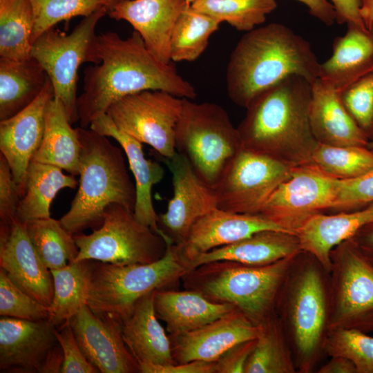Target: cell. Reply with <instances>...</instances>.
I'll list each match as a JSON object with an SVG mask.
<instances>
[{"label":"cell","mask_w":373,"mask_h":373,"mask_svg":"<svg viewBox=\"0 0 373 373\" xmlns=\"http://www.w3.org/2000/svg\"><path fill=\"white\" fill-rule=\"evenodd\" d=\"M319 66L307 40L283 24L269 23L247 32L232 50L227 68L228 96L246 108L289 76H301L312 84Z\"/></svg>","instance_id":"3"},{"label":"cell","mask_w":373,"mask_h":373,"mask_svg":"<svg viewBox=\"0 0 373 373\" xmlns=\"http://www.w3.org/2000/svg\"><path fill=\"white\" fill-rule=\"evenodd\" d=\"M372 71L373 28L347 25L334 41L332 56L320 64L318 79L339 93Z\"/></svg>","instance_id":"26"},{"label":"cell","mask_w":373,"mask_h":373,"mask_svg":"<svg viewBox=\"0 0 373 373\" xmlns=\"http://www.w3.org/2000/svg\"><path fill=\"white\" fill-rule=\"evenodd\" d=\"M338 182L312 164L294 167L291 176L277 186L258 214L296 234L312 216L332 209Z\"/></svg>","instance_id":"14"},{"label":"cell","mask_w":373,"mask_h":373,"mask_svg":"<svg viewBox=\"0 0 373 373\" xmlns=\"http://www.w3.org/2000/svg\"><path fill=\"white\" fill-rule=\"evenodd\" d=\"M0 268L20 289L50 306L53 298L51 272L30 242L26 224L17 219L11 223L0 222Z\"/></svg>","instance_id":"17"},{"label":"cell","mask_w":373,"mask_h":373,"mask_svg":"<svg viewBox=\"0 0 373 373\" xmlns=\"http://www.w3.org/2000/svg\"><path fill=\"white\" fill-rule=\"evenodd\" d=\"M53 97L54 88L49 79L30 105L15 115L0 121L1 153L9 164L22 197L29 165L43 140L46 108Z\"/></svg>","instance_id":"18"},{"label":"cell","mask_w":373,"mask_h":373,"mask_svg":"<svg viewBox=\"0 0 373 373\" xmlns=\"http://www.w3.org/2000/svg\"><path fill=\"white\" fill-rule=\"evenodd\" d=\"M323 348L327 356L351 360L356 373H373V337L367 333L354 329L329 330Z\"/></svg>","instance_id":"40"},{"label":"cell","mask_w":373,"mask_h":373,"mask_svg":"<svg viewBox=\"0 0 373 373\" xmlns=\"http://www.w3.org/2000/svg\"><path fill=\"white\" fill-rule=\"evenodd\" d=\"M55 329L48 320L1 316L0 372L39 373L48 354L58 343Z\"/></svg>","instance_id":"21"},{"label":"cell","mask_w":373,"mask_h":373,"mask_svg":"<svg viewBox=\"0 0 373 373\" xmlns=\"http://www.w3.org/2000/svg\"><path fill=\"white\" fill-rule=\"evenodd\" d=\"M154 308L158 319L166 323L169 334L198 329L237 309L228 303L208 300L190 289H158L154 291Z\"/></svg>","instance_id":"27"},{"label":"cell","mask_w":373,"mask_h":373,"mask_svg":"<svg viewBox=\"0 0 373 373\" xmlns=\"http://www.w3.org/2000/svg\"><path fill=\"white\" fill-rule=\"evenodd\" d=\"M190 270L171 242L165 254L150 263L94 260L88 305L95 314L122 323L140 299L155 290L174 289Z\"/></svg>","instance_id":"7"},{"label":"cell","mask_w":373,"mask_h":373,"mask_svg":"<svg viewBox=\"0 0 373 373\" xmlns=\"http://www.w3.org/2000/svg\"><path fill=\"white\" fill-rule=\"evenodd\" d=\"M186 0H122L108 11L115 20L128 21L141 35L147 50L160 61L171 62V38Z\"/></svg>","instance_id":"22"},{"label":"cell","mask_w":373,"mask_h":373,"mask_svg":"<svg viewBox=\"0 0 373 373\" xmlns=\"http://www.w3.org/2000/svg\"><path fill=\"white\" fill-rule=\"evenodd\" d=\"M373 202V170L359 177L339 180L332 209L352 211Z\"/></svg>","instance_id":"44"},{"label":"cell","mask_w":373,"mask_h":373,"mask_svg":"<svg viewBox=\"0 0 373 373\" xmlns=\"http://www.w3.org/2000/svg\"><path fill=\"white\" fill-rule=\"evenodd\" d=\"M68 323L84 356L99 372H140L122 338L120 321L99 316L86 305Z\"/></svg>","instance_id":"16"},{"label":"cell","mask_w":373,"mask_h":373,"mask_svg":"<svg viewBox=\"0 0 373 373\" xmlns=\"http://www.w3.org/2000/svg\"><path fill=\"white\" fill-rule=\"evenodd\" d=\"M79 253L75 261L93 260L115 265L144 264L160 259L167 242L140 222L133 211L114 203L104 211L102 224L90 234H73Z\"/></svg>","instance_id":"10"},{"label":"cell","mask_w":373,"mask_h":373,"mask_svg":"<svg viewBox=\"0 0 373 373\" xmlns=\"http://www.w3.org/2000/svg\"><path fill=\"white\" fill-rule=\"evenodd\" d=\"M244 373H296L292 352L276 312L259 325Z\"/></svg>","instance_id":"34"},{"label":"cell","mask_w":373,"mask_h":373,"mask_svg":"<svg viewBox=\"0 0 373 373\" xmlns=\"http://www.w3.org/2000/svg\"><path fill=\"white\" fill-rule=\"evenodd\" d=\"M28 236L44 264L50 269L63 267L79 253L73 234L60 220L38 219L26 223Z\"/></svg>","instance_id":"36"},{"label":"cell","mask_w":373,"mask_h":373,"mask_svg":"<svg viewBox=\"0 0 373 373\" xmlns=\"http://www.w3.org/2000/svg\"><path fill=\"white\" fill-rule=\"evenodd\" d=\"M350 239L360 252L373 265V223L361 229Z\"/></svg>","instance_id":"51"},{"label":"cell","mask_w":373,"mask_h":373,"mask_svg":"<svg viewBox=\"0 0 373 373\" xmlns=\"http://www.w3.org/2000/svg\"><path fill=\"white\" fill-rule=\"evenodd\" d=\"M360 15L367 29L373 28V0H361Z\"/></svg>","instance_id":"54"},{"label":"cell","mask_w":373,"mask_h":373,"mask_svg":"<svg viewBox=\"0 0 373 373\" xmlns=\"http://www.w3.org/2000/svg\"><path fill=\"white\" fill-rule=\"evenodd\" d=\"M276 313L298 373H310L323 353L328 332L329 274L310 254L300 251L280 291Z\"/></svg>","instance_id":"4"},{"label":"cell","mask_w":373,"mask_h":373,"mask_svg":"<svg viewBox=\"0 0 373 373\" xmlns=\"http://www.w3.org/2000/svg\"><path fill=\"white\" fill-rule=\"evenodd\" d=\"M34 13L30 0H0V57H31Z\"/></svg>","instance_id":"35"},{"label":"cell","mask_w":373,"mask_h":373,"mask_svg":"<svg viewBox=\"0 0 373 373\" xmlns=\"http://www.w3.org/2000/svg\"><path fill=\"white\" fill-rule=\"evenodd\" d=\"M172 174L173 196L158 226L173 244L182 242L200 218L218 208L215 189L195 172L187 159L176 152L166 159Z\"/></svg>","instance_id":"15"},{"label":"cell","mask_w":373,"mask_h":373,"mask_svg":"<svg viewBox=\"0 0 373 373\" xmlns=\"http://www.w3.org/2000/svg\"><path fill=\"white\" fill-rule=\"evenodd\" d=\"M81 142L78 129L71 126L61 102L53 97L46 108L45 130L41 144L32 160L79 175Z\"/></svg>","instance_id":"30"},{"label":"cell","mask_w":373,"mask_h":373,"mask_svg":"<svg viewBox=\"0 0 373 373\" xmlns=\"http://www.w3.org/2000/svg\"><path fill=\"white\" fill-rule=\"evenodd\" d=\"M48 80L44 68L32 57L25 60L0 57V121L30 105Z\"/></svg>","instance_id":"31"},{"label":"cell","mask_w":373,"mask_h":373,"mask_svg":"<svg viewBox=\"0 0 373 373\" xmlns=\"http://www.w3.org/2000/svg\"><path fill=\"white\" fill-rule=\"evenodd\" d=\"M328 331L373 332V265L351 239L330 253Z\"/></svg>","instance_id":"11"},{"label":"cell","mask_w":373,"mask_h":373,"mask_svg":"<svg viewBox=\"0 0 373 373\" xmlns=\"http://www.w3.org/2000/svg\"><path fill=\"white\" fill-rule=\"evenodd\" d=\"M21 198L9 164L0 153V222L11 223L17 219V210Z\"/></svg>","instance_id":"46"},{"label":"cell","mask_w":373,"mask_h":373,"mask_svg":"<svg viewBox=\"0 0 373 373\" xmlns=\"http://www.w3.org/2000/svg\"><path fill=\"white\" fill-rule=\"evenodd\" d=\"M154 291L140 299L122 322V338L138 363L170 365L174 363L170 339L155 314Z\"/></svg>","instance_id":"29"},{"label":"cell","mask_w":373,"mask_h":373,"mask_svg":"<svg viewBox=\"0 0 373 373\" xmlns=\"http://www.w3.org/2000/svg\"><path fill=\"white\" fill-rule=\"evenodd\" d=\"M263 230L286 231L260 214L238 213L216 208L197 220L185 239L174 247L189 265L200 254Z\"/></svg>","instance_id":"20"},{"label":"cell","mask_w":373,"mask_h":373,"mask_svg":"<svg viewBox=\"0 0 373 373\" xmlns=\"http://www.w3.org/2000/svg\"><path fill=\"white\" fill-rule=\"evenodd\" d=\"M367 147L370 149L371 151H373V139L371 140L370 141L369 140L368 143H367Z\"/></svg>","instance_id":"56"},{"label":"cell","mask_w":373,"mask_h":373,"mask_svg":"<svg viewBox=\"0 0 373 373\" xmlns=\"http://www.w3.org/2000/svg\"><path fill=\"white\" fill-rule=\"evenodd\" d=\"M100 63L84 70L83 92L77 98L80 127L87 128L122 97L145 90H162L180 98L193 99L194 87L171 62L157 60L147 50L136 30L127 39L108 31L97 35Z\"/></svg>","instance_id":"1"},{"label":"cell","mask_w":373,"mask_h":373,"mask_svg":"<svg viewBox=\"0 0 373 373\" xmlns=\"http://www.w3.org/2000/svg\"><path fill=\"white\" fill-rule=\"evenodd\" d=\"M77 182L74 175H66L58 166L32 161L29 165L25 193L20 200L17 218L26 224L50 217V207L62 189H75Z\"/></svg>","instance_id":"33"},{"label":"cell","mask_w":373,"mask_h":373,"mask_svg":"<svg viewBox=\"0 0 373 373\" xmlns=\"http://www.w3.org/2000/svg\"><path fill=\"white\" fill-rule=\"evenodd\" d=\"M89 128L101 135L113 137L122 148L135 178L136 202L134 216L140 222L151 227L166 240L168 237L158 226V215L152 199L153 186L164 176L163 167L159 163L147 159L142 143L119 130L107 113L93 121Z\"/></svg>","instance_id":"23"},{"label":"cell","mask_w":373,"mask_h":373,"mask_svg":"<svg viewBox=\"0 0 373 373\" xmlns=\"http://www.w3.org/2000/svg\"><path fill=\"white\" fill-rule=\"evenodd\" d=\"M64 363V354L58 343L50 352L39 373H59Z\"/></svg>","instance_id":"53"},{"label":"cell","mask_w":373,"mask_h":373,"mask_svg":"<svg viewBox=\"0 0 373 373\" xmlns=\"http://www.w3.org/2000/svg\"><path fill=\"white\" fill-rule=\"evenodd\" d=\"M309 122L318 143L367 146L369 138L343 104L339 93L318 78L312 84Z\"/></svg>","instance_id":"25"},{"label":"cell","mask_w":373,"mask_h":373,"mask_svg":"<svg viewBox=\"0 0 373 373\" xmlns=\"http://www.w3.org/2000/svg\"><path fill=\"white\" fill-rule=\"evenodd\" d=\"M260 327L235 309L198 329L169 334L174 363L216 361L224 352L242 341L256 339Z\"/></svg>","instance_id":"19"},{"label":"cell","mask_w":373,"mask_h":373,"mask_svg":"<svg viewBox=\"0 0 373 373\" xmlns=\"http://www.w3.org/2000/svg\"><path fill=\"white\" fill-rule=\"evenodd\" d=\"M58 343L62 348L64 363L61 373H98L82 353L75 338L72 328L66 322L55 329Z\"/></svg>","instance_id":"45"},{"label":"cell","mask_w":373,"mask_h":373,"mask_svg":"<svg viewBox=\"0 0 373 373\" xmlns=\"http://www.w3.org/2000/svg\"><path fill=\"white\" fill-rule=\"evenodd\" d=\"M34 13L32 42L61 21L88 17L104 6L103 0H30Z\"/></svg>","instance_id":"41"},{"label":"cell","mask_w":373,"mask_h":373,"mask_svg":"<svg viewBox=\"0 0 373 373\" xmlns=\"http://www.w3.org/2000/svg\"><path fill=\"white\" fill-rule=\"evenodd\" d=\"M104 5L108 9V11L110 10L115 5L119 3L122 0H103Z\"/></svg>","instance_id":"55"},{"label":"cell","mask_w":373,"mask_h":373,"mask_svg":"<svg viewBox=\"0 0 373 373\" xmlns=\"http://www.w3.org/2000/svg\"><path fill=\"white\" fill-rule=\"evenodd\" d=\"M338 24L365 28L360 15L361 0H330Z\"/></svg>","instance_id":"49"},{"label":"cell","mask_w":373,"mask_h":373,"mask_svg":"<svg viewBox=\"0 0 373 373\" xmlns=\"http://www.w3.org/2000/svg\"><path fill=\"white\" fill-rule=\"evenodd\" d=\"M139 366L140 373H215V361H193L164 365L139 363Z\"/></svg>","instance_id":"48"},{"label":"cell","mask_w":373,"mask_h":373,"mask_svg":"<svg viewBox=\"0 0 373 373\" xmlns=\"http://www.w3.org/2000/svg\"><path fill=\"white\" fill-rule=\"evenodd\" d=\"M77 129L79 185L68 211L59 220L72 234L99 228L108 205L117 203L134 211L136 202L135 184L127 171L122 148L90 128Z\"/></svg>","instance_id":"5"},{"label":"cell","mask_w":373,"mask_h":373,"mask_svg":"<svg viewBox=\"0 0 373 373\" xmlns=\"http://www.w3.org/2000/svg\"><path fill=\"white\" fill-rule=\"evenodd\" d=\"M93 262V260H74L63 267L50 270L53 298L48 321L57 328L88 305Z\"/></svg>","instance_id":"32"},{"label":"cell","mask_w":373,"mask_h":373,"mask_svg":"<svg viewBox=\"0 0 373 373\" xmlns=\"http://www.w3.org/2000/svg\"><path fill=\"white\" fill-rule=\"evenodd\" d=\"M0 316L38 321L49 320L50 311L20 289L0 268Z\"/></svg>","instance_id":"42"},{"label":"cell","mask_w":373,"mask_h":373,"mask_svg":"<svg viewBox=\"0 0 373 373\" xmlns=\"http://www.w3.org/2000/svg\"><path fill=\"white\" fill-rule=\"evenodd\" d=\"M311 98L312 84L298 75L263 91L237 127L242 147L291 167L311 164L318 144L309 122Z\"/></svg>","instance_id":"2"},{"label":"cell","mask_w":373,"mask_h":373,"mask_svg":"<svg viewBox=\"0 0 373 373\" xmlns=\"http://www.w3.org/2000/svg\"><path fill=\"white\" fill-rule=\"evenodd\" d=\"M298 253L260 266L213 261L192 269L181 281L185 289L213 302L233 305L259 325L276 312L280 291Z\"/></svg>","instance_id":"6"},{"label":"cell","mask_w":373,"mask_h":373,"mask_svg":"<svg viewBox=\"0 0 373 373\" xmlns=\"http://www.w3.org/2000/svg\"><path fill=\"white\" fill-rule=\"evenodd\" d=\"M345 109L359 128L373 139V71L339 92Z\"/></svg>","instance_id":"43"},{"label":"cell","mask_w":373,"mask_h":373,"mask_svg":"<svg viewBox=\"0 0 373 373\" xmlns=\"http://www.w3.org/2000/svg\"><path fill=\"white\" fill-rule=\"evenodd\" d=\"M301 251L296 234L263 230L231 245L200 254L189 263L191 270L202 264L231 260L249 265H265Z\"/></svg>","instance_id":"28"},{"label":"cell","mask_w":373,"mask_h":373,"mask_svg":"<svg viewBox=\"0 0 373 373\" xmlns=\"http://www.w3.org/2000/svg\"><path fill=\"white\" fill-rule=\"evenodd\" d=\"M108 13L102 6L84 19L70 34L54 27L32 44L31 57L44 68L54 88L55 98L64 106L71 124L79 121L77 88L78 69L85 62L100 63L96 48L95 28Z\"/></svg>","instance_id":"9"},{"label":"cell","mask_w":373,"mask_h":373,"mask_svg":"<svg viewBox=\"0 0 373 373\" xmlns=\"http://www.w3.org/2000/svg\"><path fill=\"white\" fill-rule=\"evenodd\" d=\"M189 4H191L195 0H186Z\"/></svg>","instance_id":"57"},{"label":"cell","mask_w":373,"mask_h":373,"mask_svg":"<svg viewBox=\"0 0 373 373\" xmlns=\"http://www.w3.org/2000/svg\"><path fill=\"white\" fill-rule=\"evenodd\" d=\"M293 168L242 147L214 186L218 208L258 214L277 186L291 176Z\"/></svg>","instance_id":"13"},{"label":"cell","mask_w":373,"mask_h":373,"mask_svg":"<svg viewBox=\"0 0 373 373\" xmlns=\"http://www.w3.org/2000/svg\"><path fill=\"white\" fill-rule=\"evenodd\" d=\"M221 22L189 6L180 16L173 28L170 44L173 61L197 59L205 50L210 36Z\"/></svg>","instance_id":"37"},{"label":"cell","mask_w":373,"mask_h":373,"mask_svg":"<svg viewBox=\"0 0 373 373\" xmlns=\"http://www.w3.org/2000/svg\"><path fill=\"white\" fill-rule=\"evenodd\" d=\"M191 8L238 31L249 32L264 23L267 15L277 8L275 0H195Z\"/></svg>","instance_id":"38"},{"label":"cell","mask_w":373,"mask_h":373,"mask_svg":"<svg viewBox=\"0 0 373 373\" xmlns=\"http://www.w3.org/2000/svg\"><path fill=\"white\" fill-rule=\"evenodd\" d=\"M175 149L198 175L214 188L242 144L237 128L223 107L183 98L175 129Z\"/></svg>","instance_id":"8"},{"label":"cell","mask_w":373,"mask_h":373,"mask_svg":"<svg viewBox=\"0 0 373 373\" xmlns=\"http://www.w3.org/2000/svg\"><path fill=\"white\" fill-rule=\"evenodd\" d=\"M311 164L338 180H349L373 170V151L367 146L318 143Z\"/></svg>","instance_id":"39"},{"label":"cell","mask_w":373,"mask_h":373,"mask_svg":"<svg viewBox=\"0 0 373 373\" xmlns=\"http://www.w3.org/2000/svg\"><path fill=\"white\" fill-rule=\"evenodd\" d=\"M256 344V339L237 343L215 361V373H244L246 363Z\"/></svg>","instance_id":"47"},{"label":"cell","mask_w":373,"mask_h":373,"mask_svg":"<svg viewBox=\"0 0 373 373\" xmlns=\"http://www.w3.org/2000/svg\"><path fill=\"white\" fill-rule=\"evenodd\" d=\"M330 359L318 370V373H356L353 362L343 356H332Z\"/></svg>","instance_id":"52"},{"label":"cell","mask_w":373,"mask_h":373,"mask_svg":"<svg viewBox=\"0 0 373 373\" xmlns=\"http://www.w3.org/2000/svg\"><path fill=\"white\" fill-rule=\"evenodd\" d=\"M182 106L183 98L162 90H145L115 102L106 113L119 130L171 159L177 152L175 129Z\"/></svg>","instance_id":"12"},{"label":"cell","mask_w":373,"mask_h":373,"mask_svg":"<svg viewBox=\"0 0 373 373\" xmlns=\"http://www.w3.org/2000/svg\"><path fill=\"white\" fill-rule=\"evenodd\" d=\"M373 223V202L336 214L312 216L297 231L300 249L312 255L327 273L331 268V251L352 238L361 229Z\"/></svg>","instance_id":"24"},{"label":"cell","mask_w":373,"mask_h":373,"mask_svg":"<svg viewBox=\"0 0 373 373\" xmlns=\"http://www.w3.org/2000/svg\"><path fill=\"white\" fill-rule=\"evenodd\" d=\"M305 4L309 13L326 26H330L336 22L334 7L327 0H297Z\"/></svg>","instance_id":"50"}]
</instances>
